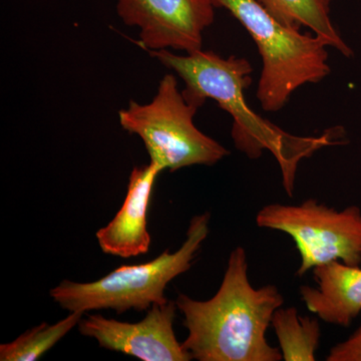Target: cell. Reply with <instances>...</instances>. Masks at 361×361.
<instances>
[{
	"label": "cell",
	"mask_w": 361,
	"mask_h": 361,
	"mask_svg": "<svg viewBox=\"0 0 361 361\" xmlns=\"http://www.w3.org/2000/svg\"><path fill=\"white\" fill-rule=\"evenodd\" d=\"M149 56L173 70L184 80L182 94L188 104L200 108L207 99H215L233 118L235 147L250 159H258L267 149L275 157L285 191L292 196L296 171L303 159L323 147L339 144L341 130H329L319 137H298L280 129L251 110L245 90L251 85L252 66L246 59H225L211 51H197L179 56L168 49L149 51Z\"/></svg>",
	"instance_id": "cell-1"
},
{
	"label": "cell",
	"mask_w": 361,
	"mask_h": 361,
	"mask_svg": "<svg viewBox=\"0 0 361 361\" xmlns=\"http://www.w3.org/2000/svg\"><path fill=\"white\" fill-rule=\"evenodd\" d=\"M243 247L230 253L222 282L208 300L178 294L188 336L183 345L199 361H280L279 348L270 345L266 332L284 298L276 285L254 288Z\"/></svg>",
	"instance_id": "cell-2"
},
{
	"label": "cell",
	"mask_w": 361,
	"mask_h": 361,
	"mask_svg": "<svg viewBox=\"0 0 361 361\" xmlns=\"http://www.w3.org/2000/svg\"><path fill=\"white\" fill-rule=\"evenodd\" d=\"M210 1L227 9L257 44L262 58L257 99L263 110H281L297 89L329 75V44L323 37L281 25L257 0Z\"/></svg>",
	"instance_id": "cell-3"
},
{
	"label": "cell",
	"mask_w": 361,
	"mask_h": 361,
	"mask_svg": "<svg viewBox=\"0 0 361 361\" xmlns=\"http://www.w3.org/2000/svg\"><path fill=\"white\" fill-rule=\"evenodd\" d=\"M210 213L194 216L186 240L177 251L166 250L147 263L123 265L94 282L63 280L51 289L54 302L68 312L111 310L118 314L129 310L148 311L169 299L166 289L175 278L191 269L194 259L209 234Z\"/></svg>",
	"instance_id": "cell-4"
},
{
	"label": "cell",
	"mask_w": 361,
	"mask_h": 361,
	"mask_svg": "<svg viewBox=\"0 0 361 361\" xmlns=\"http://www.w3.org/2000/svg\"><path fill=\"white\" fill-rule=\"evenodd\" d=\"M197 111L178 89L174 75H167L151 103L130 101L118 113V120L123 130L141 137L149 161L175 172L191 166H213L230 154L195 126Z\"/></svg>",
	"instance_id": "cell-5"
},
{
	"label": "cell",
	"mask_w": 361,
	"mask_h": 361,
	"mask_svg": "<svg viewBox=\"0 0 361 361\" xmlns=\"http://www.w3.org/2000/svg\"><path fill=\"white\" fill-rule=\"evenodd\" d=\"M256 224L291 237L300 255L296 273L299 276L334 261L361 264V209L358 206L339 211L315 199L297 205L269 204L256 215Z\"/></svg>",
	"instance_id": "cell-6"
},
{
	"label": "cell",
	"mask_w": 361,
	"mask_h": 361,
	"mask_svg": "<svg viewBox=\"0 0 361 361\" xmlns=\"http://www.w3.org/2000/svg\"><path fill=\"white\" fill-rule=\"evenodd\" d=\"M214 9L210 0H116L118 16L140 28V44L147 51H201Z\"/></svg>",
	"instance_id": "cell-7"
},
{
	"label": "cell",
	"mask_w": 361,
	"mask_h": 361,
	"mask_svg": "<svg viewBox=\"0 0 361 361\" xmlns=\"http://www.w3.org/2000/svg\"><path fill=\"white\" fill-rule=\"evenodd\" d=\"M177 310L176 300H168L152 306L139 322H120L101 314L87 315L78 323V331L94 338L101 348L142 361H190L193 356L176 336Z\"/></svg>",
	"instance_id": "cell-8"
},
{
	"label": "cell",
	"mask_w": 361,
	"mask_h": 361,
	"mask_svg": "<svg viewBox=\"0 0 361 361\" xmlns=\"http://www.w3.org/2000/svg\"><path fill=\"white\" fill-rule=\"evenodd\" d=\"M161 172L163 170L152 161L133 169L122 207L113 220L96 234L104 254L132 258L148 253L152 243L148 229L149 205L154 186Z\"/></svg>",
	"instance_id": "cell-9"
},
{
	"label": "cell",
	"mask_w": 361,
	"mask_h": 361,
	"mask_svg": "<svg viewBox=\"0 0 361 361\" xmlns=\"http://www.w3.org/2000/svg\"><path fill=\"white\" fill-rule=\"evenodd\" d=\"M317 287L302 285L301 300L322 322L348 327L361 312V268L334 261L312 270Z\"/></svg>",
	"instance_id": "cell-10"
},
{
	"label": "cell",
	"mask_w": 361,
	"mask_h": 361,
	"mask_svg": "<svg viewBox=\"0 0 361 361\" xmlns=\"http://www.w3.org/2000/svg\"><path fill=\"white\" fill-rule=\"evenodd\" d=\"M277 21L287 27L300 30L308 27L316 35L326 40L346 58L353 56L350 47L344 42L330 20L332 0H257Z\"/></svg>",
	"instance_id": "cell-11"
},
{
	"label": "cell",
	"mask_w": 361,
	"mask_h": 361,
	"mask_svg": "<svg viewBox=\"0 0 361 361\" xmlns=\"http://www.w3.org/2000/svg\"><path fill=\"white\" fill-rule=\"evenodd\" d=\"M285 361H314L322 329L316 318L299 315L295 307L278 308L271 322Z\"/></svg>",
	"instance_id": "cell-12"
},
{
	"label": "cell",
	"mask_w": 361,
	"mask_h": 361,
	"mask_svg": "<svg viewBox=\"0 0 361 361\" xmlns=\"http://www.w3.org/2000/svg\"><path fill=\"white\" fill-rule=\"evenodd\" d=\"M84 314L80 311L70 312L63 319L54 324L42 323L27 330L13 341L2 343L0 345V360H39L78 325Z\"/></svg>",
	"instance_id": "cell-13"
},
{
	"label": "cell",
	"mask_w": 361,
	"mask_h": 361,
	"mask_svg": "<svg viewBox=\"0 0 361 361\" xmlns=\"http://www.w3.org/2000/svg\"><path fill=\"white\" fill-rule=\"evenodd\" d=\"M327 361H361V325L345 341L330 349Z\"/></svg>",
	"instance_id": "cell-14"
}]
</instances>
